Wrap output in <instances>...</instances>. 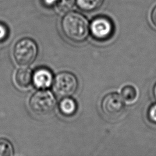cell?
<instances>
[{
  "instance_id": "277c9868",
  "label": "cell",
  "mask_w": 156,
  "mask_h": 156,
  "mask_svg": "<svg viewBox=\"0 0 156 156\" xmlns=\"http://www.w3.org/2000/svg\"><path fill=\"white\" fill-rule=\"evenodd\" d=\"M77 80L74 74L68 72H62L55 77L52 90L57 96L65 98L73 95L77 90Z\"/></svg>"
},
{
  "instance_id": "ba28073f",
  "label": "cell",
  "mask_w": 156,
  "mask_h": 156,
  "mask_svg": "<svg viewBox=\"0 0 156 156\" xmlns=\"http://www.w3.org/2000/svg\"><path fill=\"white\" fill-rule=\"evenodd\" d=\"M32 73L29 68H21L15 74L16 84L21 88H27L32 82Z\"/></svg>"
},
{
  "instance_id": "5bb4252c",
  "label": "cell",
  "mask_w": 156,
  "mask_h": 156,
  "mask_svg": "<svg viewBox=\"0 0 156 156\" xmlns=\"http://www.w3.org/2000/svg\"><path fill=\"white\" fill-rule=\"evenodd\" d=\"M147 117L151 122L156 124V104H152L149 108Z\"/></svg>"
},
{
  "instance_id": "8992f818",
  "label": "cell",
  "mask_w": 156,
  "mask_h": 156,
  "mask_svg": "<svg viewBox=\"0 0 156 156\" xmlns=\"http://www.w3.org/2000/svg\"><path fill=\"white\" fill-rule=\"evenodd\" d=\"M90 32L96 40L104 41L113 35L114 26L110 19L104 16H99L91 22Z\"/></svg>"
},
{
  "instance_id": "5b68a950",
  "label": "cell",
  "mask_w": 156,
  "mask_h": 156,
  "mask_svg": "<svg viewBox=\"0 0 156 156\" xmlns=\"http://www.w3.org/2000/svg\"><path fill=\"white\" fill-rule=\"evenodd\" d=\"M124 109L123 99L117 93L108 94L102 100L101 110L104 115L110 119H116L121 116Z\"/></svg>"
},
{
  "instance_id": "6da1fadb",
  "label": "cell",
  "mask_w": 156,
  "mask_h": 156,
  "mask_svg": "<svg viewBox=\"0 0 156 156\" xmlns=\"http://www.w3.org/2000/svg\"><path fill=\"white\" fill-rule=\"evenodd\" d=\"M61 27L64 35L68 40L75 43L85 40L89 31L87 18L76 12L66 13L62 20Z\"/></svg>"
},
{
  "instance_id": "e0dca14e",
  "label": "cell",
  "mask_w": 156,
  "mask_h": 156,
  "mask_svg": "<svg viewBox=\"0 0 156 156\" xmlns=\"http://www.w3.org/2000/svg\"><path fill=\"white\" fill-rule=\"evenodd\" d=\"M58 0H42L43 4L48 7H51L56 5Z\"/></svg>"
},
{
  "instance_id": "9a60e30c",
  "label": "cell",
  "mask_w": 156,
  "mask_h": 156,
  "mask_svg": "<svg viewBox=\"0 0 156 156\" xmlns=\"http://www.w3.org/2000/svg\"><path fill=\"white\" fill-rule=\"evenodd\" d=\"M8 34L9 30L7 26L2 23H0V41L5 40L8 37Z\"/></svg>"
},
{
  "instance_id": "52a82bcc",
  "label": "cell",
  "mask_w": 156,
  "mask_h": 156,
  "mask_svg": "<svg viewBox=\"0 0 156 156\" xmlns=\"http://www.w3.org/2000/svg\"><path fill=\"white\" fill-rule=\"evenodd\" d=\"M52 79V73L46 68L37 69L32 75V82L34 85L41 89H45L50 87Z\"/></svg>"
},
{
  "instance_id": "7c38bea8",
  "label": "cell",
  "mask_w": 156,
  "mask_h": 156,
  "mask_svg": "<svg viewBox=\"0 0 156 156\" xmlns=\"http://www.w3.org/2000/svg\"><path fill=\"white\" fill-rule=\"evenodd\" d=\"M76 0H58L55 5L57 10L60 13H68L73 8Z\"/></svg>"
},
{
  "instance_id": "4fadbf2b",
  "label": "cell",
  "mask_w": 156,
  "mask_h": 156,
  "mask_svg": "<svg viewBox=\"0 0 156 156\" xmlns=\"http://www.w3.org/2000/svg\"><path fill=\"white\" fill-rule=\"evenodd\" d=\"M13 148L9 141L0 138V156H12Z\"/></svg>"
},
{
  "instance_id": "2e32d148",
  "label": "cell",
  "mask_w": 156,
  "mask_h": 156,
  "mask_svg": "<svg viewBox=\"0 0 156 156\" xmlns=\"http://www.w3.org/2000/svg\"><path fill=\"white\" fill-rule=\"evenodd\" d=\"M151 20L153 25L156 27V5L153 7L151 13Z\"/></svg>"
},
{
  "instance_id": "7a4b0ae2",
  "label": "cell",
  "mask_w": 156,
  "mask_h": 156,
  "mask_svg": "<svg viewBox=\"0 0 156 156\" xmlns=\"http://www.w3.org/2000/svg\"><path fill=\"white\" fill-rule=\"evenodd\" d=\"M38 52L35 42L28 38L19 40L14 46L13 54L16 63L21 66H27L35 60Z\"/></svg>"
},
{
  "instance_id": "30bf717a",
  "label": "cell",
  "mask_w": 156,
  "mask_h": 156,
  "mask_svg": "<svg viewBox=\"0 0 156 156\" xmlns=\"http://www.w3.org/2000/svg\"><path fill=\"white\" fill-rule=\"evenodd\" d=\"M104 0H76L77 7L84 12H93L99 9Z\"/></svg>"
},
{
  "instance_id": "3957f363",
  "label": "cell",
  "mask_w": 156,
  "mask_h": 156,
  "mask_svg": "<svg viewBox=\"0 0 156 156\" xmlns=\"http://www.w3.org/2000/svg\"><path fill=\"white\" fill-rule=\"evenodd\" d=\"M55 105V99L48 90H40L35 93L29 100L32 111L38 115H46L52 111Z\"/></svg>"
},
{
  "instance_id": "ac0fdd59",
  "label": "cell",
  "mask_w": 156,
  "mask_h": 156,
  "mask_svg": "<svg viewBox=\"0 0 156 156\" xmlns=\"http://www.w3.org/2000/svg\"><path fill=\"white\" fill-rule=\"evenodd\" d=\"M153 93H154V98L156 99V84L154 85V89H153Z\"/></svg>"
},
{
  "instance_id": "8fae6325",
  "label": "cell",
  "mask_w": 156,
  "mask_h": 156,
  "mask_svg": "<svg viewBox=\"0 0 156 156\" xmlns=\"http://www.w3.org/2000/svg\"><path fill=\"white\" fill-rule=\"evenodd\" d=\"M121 96L125 101L133 102L136 98V91L134 87L127 85L122 89Z\"/></svg>"
},
{
  "instance_id": "9c48e42d",
  "label": "cell",
  "mask_w": 156,
  "mask_h": 156,
  "mask_svg": "<svg viewBox=\"0 0 156 156\" xmlns=\"http://www.w3.org/2000/svg\"><path fill=\"white\" fill-rule=\"evenodd\" d=\"M59 110L65 116H72L77 110V104L72 98H63L59 104Z\"/></svg>"
}]
</instances>
